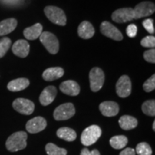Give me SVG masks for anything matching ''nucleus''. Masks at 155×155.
<instances>
[{
	"label": "nucleus",
	"mask_w": 155,
	"mask_h": 155,
	"mask_svg": "<svg viewBox=\"0 0 155 155\" xmlns=\"http://www.w3.org/2000/svg\"><path fill=\"white\" fill-rule=\"evenodd\" d=\"M28 134L25 131H17L9 136L6 141L7 150L12 152L24 150L27 147Z\"/></svg>",
	"instance_id": "obj_1"
},
{
	"label": "nucleus",
	"mask_w": 155,
	"mask_h": 155,
	"mask_svg": "<svg viewBox=\"0 0 155 155\" xmlns=\"http://www.w3.org/2000/svg\"><path fill=\"white\" fill-rule=\"evenodd\" d=\"M101 128L97 125H91L85 129L81 134V141L84 146H91L96 143L101 136Z\"/></svg>",
	"instance_id": "obj_2"
},
{
	"label": "nucleus",
	"mask_w": 155,
	"mask_h": 155,
	"mask_svg": "<svg viewBox=\"0 0 155 155\" xmlns=\"http://www.w3.org/2000/svg\"><path fill=\"white\" fill-rule=\"evenodd\" d=\"M44 12L48 19L54 24L60 26H65L66 25V15L63 9L55 6H48L45 8Z\"/></svg>",
	"instance_id": "obj_3"
},
{
	"label": "nucleus",
	"mask_w": 155,
	"mask_h": 155,
	"mask_svg": "<svg viewBox=\"0 0 155 155\" xmlns=\"http://www.w3.org/2000/svg\"><path fill=\"white\" fill-rule=\"evenodd\" d=\"M89 81L92 91H98L101 89L105 81V75L104 71L99 68H93L89 73Z\"/></svg>",
	"instance_id": "obj_4"
},
{
	"label": "nucleus",
	"mask_w": 155,
	"mask_h": 155,
	"mask_svg": "<svg viewBox=\"0 0 155 155\" xmlns=\"http://www.w3.org/2000/svg\"><path fill=\"white\" fill-rule=\"evenodd\" d=\"M40 40L50 54H57L59 50V41L55 35L49 32H42Z\"/></svg>",
	"instance_id": "obj_5"
},
{
	"label": "nucleus",
	"mask_w": 155,
	"mask_h": 155,
	"mask_svg": "<svg viewBox=\"0 0 155 155\" xmlns=\"http://www.w3.org/2000/svg\"><path fill=\"white\" fill-rule=\"evenodd\" d=\"M75 114L74 105L71 103H65L58 106L54 111V119L57 121H64L72 118Z\"/></svg>",
	"instance_id": "obj_6"
},
{
	"label": "nucleus",
	"mask_w": 155,
	"mask_h": 155,
	"mask_svg": "<svg viewBox=\"0 0 155 155\" xmlns=\"http://www.w3.org/2000/svg\"><path fill=\"white\" fill-rule=\"evenodd\" d=\"M12 106L15 111L25 115H30L35 110L34 103L26 98H17L13 101Z\"/></svg>",
	"instance_id": "obj_7"
},
{
	"label": "nucleus",
	"mask_w": 155,
	"mask_h": 155,
	"mask_svg": "<svg viewBox=\"0 0 155 155\" xmlns=\"http://www.w3.org/2000/svg\"><path fill=\"white\" fill-rule=\"evenodd\" d=\"M116 94L121 98H127L131 94V83L129 76L124 75L120 77L116 85Z\"/></svg>",
	"instance_id": "obj_8"
},
{
	"label": "nucleus",
	"mask_w": 155,
	"mask_h": 155,
	"mask_svg": "<svg viewBox=\"0 0 155 155\" xmlns=\"http://www.w3.org/2000/svg\"><path fill=\"white\" fill-rule=\"evenodd\" d=\"M101 32L106 37L116 40V41H121L123 40V35L121 32L116 28L111 23L104 21L101 24L100 26Z\"/></svg>",
	"instance_id": "obj_9"
},
{
	"label": "nucleus",
	"mask_w": 155,
	"mask_h": 155,
	"mask_svg": "<svg viewBox=\"0 0 155 155\" xmlns=\"http://www.w3.org/2000/svg\"><path fill=\"white\" fill-rule=\"evenodd\" d=\"M155 11V5L152 2H142L138 4L134 9V19H140L150 16Z\"/></svg>",
	"instance_id": "obj_10"
},
{
	"label": "nucleus",
	"mask_w": 155,
	"mask_h": 155,
	"mask_svg": "<svg viewBox=\"0 0 155 155\" xmlns=\"http://www.w3.org/2000/svg\"><path fill=\"white\" fill-rule=\"evenodd\" d=\"M111 18L115 22L124 23L134 19V12L132 8H121L112 13Z\"/></svg>",
	"instance_id": "obj_11"
},
{
	"label": "nucleus",
	"mask_w": 155,
	"mask_h": 155,
	"mask_svg": "<svg viewBox=\"0 0 155 155\" xmlns=\"http://www.w3.org/2000/svg\"><path fill=\"white\" fill-rule=\"evenodd\" d=\"M47 127V121L41 116H37L29 120L26 124V129L31 134L39 133L43 131Z\"/></svg>",
	"instance_id": "obj_12"
},
{
	"label": "nucleus",
	"mask_w": 155,
	"mask_h": 155,
	"mask_svg": "<svg viewBox=\"0 0 155 155\" xmlns=\"http://www.w3.org/2000/svg\"><path fill=\"white\" fill-rule=\"evenodd\" d=\"M56 95H57V89L55 86H49L46 87L42 91L39 98L40 104L44 106H48L55 100Z\"/></svg>",
	"instance_id": "obj_13"
},
{
	"label": "nucleus",
	"mask_w": 155,
	"mask_h": 155,
	"mask_svg": "<svg viewBox=\"0 0 155 155\" xmlns=\"http://www.w3.org/2000/svg\"><path fill=\"white\" fill-rule=\"evenodd\" d=\"M99 110L104 116H115L119 111V106L114 101H104L99 105Z\"/></svg>",
	"instance_id": "obj_14"
},
{
	"label": "nucleus",
	"mask_w": 155,
	"mask_h": 155,
	"mask_svg": "<svg viewBox=\"0 0 155 155\" xmlns=\"http://www.w3.org/2000/svg\"><path fill=\"white\" fill-rule=\"evenodd\" d=\"M12 53L19 58H26L30 53V45L26 40H19L13 44Z\"/></svg>",
	"instance_id": "obj_15"
},
{
	"label": "nucleus",
	"mask_w": 155,
	"mask_h": 155,
	"mask_svg": "<svg viewBox=\"0 0 155 155\" xmlns=\"http://www.w3.org/2000/svg\"><path fill=\"white\" fill-rule=\"evenodd\" d=\"M60 90L63 94L71 96H76L80 93V86L74 81H64L60 85Z\"/></svg>",
	"instance_id": "obj_16"
},
{
	"label": "nucleus",
	"mask_w": 155,
	"mask_h": 155,
	"mask_svg": "<svg viewBox=\"0 0 155 155\" xmlns=\"http://www.w3.org/2000/svg\"><path fill=\"white\" fill-rule=\"evenodd\" d=\"M94 33L95 30L94 26L88 21H83L78 28V34L83 39L88 40L91 38L94 35Z\"/></svg>",
	"instance_id": "obj_17"
},
{
	"label": "nucleus",
	"mask_w": 155,
	"mask_h": 155,
	"mask_svg": "<svg viewBox=\"0 0 155 155\" xmlns=\"http://www.w3.org/2000/svg\"><path fill=\"white\" fill-rule=\"evenodd\" d=\"M64 73V70L62 68H50L44 71L42 73V78L46 81H53L63 77Z\"/></svg>",
	"instance_id": "obj_18"
},
{
	"label": "nucleus",
	"mask_w": 155,
	"mask_h": 155,
	"mask_svg": "<svg viewBox=\"0 0 155 155\" xmlns=\"http://www.w3.org/2000/svg\"><path fill=\"white\" fill-rule=\"evenodd\" d=\"M30 85V81L28 79L25 78H17L15 80L11 81L8 84H7V88L9 91L12 92L21 91L25 90Z\"/></svg>",
	"instance_id": "obj_19"
},
{
	"label": "nucleus",
	"mask_w": 155,
	"mask_h": 155,
	"mask_svg": "<svg viewBox=\"0 0 155 155\" xmlns=\"http://www.w3.org/2000/svg\"><path fill=\"white\" fill-rule=\"evenodd\" d=\"M42 32V26L40 23L32 25L25 29L23 34L25 38L30 40H34L40 38Z\"/></svg>",
	"instance_id": "obj_20"
},
{
	"label": "nucleus",
	"mask_w": 155,
	"mask_h": 155,
	"mask_svg": "<svg viewBox=\"0 0 155 155\" xmlns=\"http://www.w3.org/2000/svg\"><path fill=\"white\" fill-rule=\"evenodd\" d=\"M17 25V21L14 18H9L0 22V36L6 35L11 33L15 30Z\"/></svg>",
	"instance_id": "obj_21"
},
{
	"label": "nucleus",
	"mask_w": 155,
	"mask_h": 155,
	"mask_svg": "<svg viewBox=\"0 0 155 155\" xmlns=\"http://www.w3.org/2000/svg\"><path fill=\"white\" fill-rule=\"evenodd\" d=\"M120 127L124 130L128 131L134 129L138 124V121L137 119L131 116L124 115L122 116L119 120Z\"/></svg>",
	"instance_id": "obj_22"
},
{
	"label": "nucleus",
	"mask_w": 155,
	"mask_h": 155,
	"mask_svg": "<svg viewBox=\"0 0 155 155\" xmlns=\"http://www.w3.org/2000/svg\"><path fill=\"white\" fill-rule=\"evenodd\" d=\"M56 134L60 139H64L66 141H73L77 137L76 132L73 129L68 127L60 128Z\"/></svg>",
	"instance_id": "obj_23"
},
{
	"label": "nucleus",
	"mask_w": 155,
	"mask_h": 155,
	"mask_svg": "<svg viewBox=\"0 0 155 155\" xmlns=\"http://www.w3.org/2000/svg\"><path fill=\"white\" fill-rule=\"evenodd\" d=\"M128 144V139L124 135L114 136L110 139V144L115 150H121L124 148Z\"/></svg>",
	"instance_id": "obj_24"
},
{
	"label": "nucleus",
	"mask_w": 155,
	"mask_h": 155,
	"mask_svg": "<svg viewBox=\"0 0 155 155\" xmlns=\"http://www.w3.org/2000/svg\"><path fill=\"white\" fill-rule=\"evenodd\" d=\"M45 151L48 155H66L67 150L60 148L53 143H48L45 146Z\"/></svg>",
	"instance_id": "obj_25"
},
{
	"label": "nucleus",
	"mask_w": 155,
	"mask_h": 155,
	"mask_svg": "<svg viewBox=\"0 0 155 155\" xmlns=\"http://www.w3.org/2000/svg\"><path fill=\"white\" fill-rule=\"evenodd\" d=\"M143 113L150 116H155V101L154 100H148L145 101L142 104Z\"/></svg>",
	"instance_id": "obj_26"
},
{
	"label": "nucleus",
	"mask_w": 155,
	"mask_h": 155,
	"mask_svg": "<svg viewBox=\"0 0 155 155\" xmlns=\"http://www.w3.org/2000/svg\"><path fill=\"white\" fill-rule=\"evenodd\" d=\"M136 153L138 155H152V150L146 142H141L136 147Z\"/></svg>",
	"instance_id": "obj_27"
},
{
	"label": "nucleus",
	"mask_w": 155,
	"mask_h": 155,
	"mask_svg": "<svg viewBox=\"0 0 155 155\" xmlns=\"http://www.w3.org/2000/svg\"><path fill=\"white\" fill-rule=\"evenodd\" d=\"M11 44V40L8 38H4L0 40V58H3L7 53Z\"/></svg>",
	"instance_id": "obj_28"
},
{
	"label": "nucleus",
	"mask_w": 155,
	"mask_h": 155,
	"mask_svg": "<svg viewBox=\"0 0 155 155\" xmlns=\"http://www.w3.org/2000/svg\"><path fill=\"white\" fill-rule=\"evenodd\" d=\"M143 88L146 92H151L155 88V75H152L148 80L145 81L143 85Z\"/></svg>",
	"instance_id": "obj_29"
},
{
	"label": "nucleus",
	"mask_w": 155,
	"mask_h": 155,
	"mask_svg": "<svg viewBox=\"0 0 155 155\" xmlns=\"http://www.w3.org/2000/svg\"><path fill=\"white\" fill-rule=\"evenodd\" d=\"M141 45L144 48H154L155 46V38L154 36H147L141 40Z\"/></svg>",
	"instance_id": "obj_30"
},
{
	"label": "nucleus",
	"mask_w": 155,
	"mask_h": 155,
	"mask_svg": "<svg viewBox=\"0 0 155 155\" xmlns=\"http://www.w3.org/2000/svg\"><path fill=\"white\" fill-rule=\"evenodd\" d=\"M143 27L149 33L154 34V21L152 19H147L143 21L142 22Z\"/></svg>",
	"instance_id": "obj_31"
},
{
	"label": "nucleus",
	"mask_w": 155,
	"mask_h": 155,
	"mask_svg": "<svg viewBox=\"0 0 155 155\" xmlns=\"http://www.w3.org/2000/svg\"><path fill=\"white\" fill-rule=\"evenodd\" d=\"M144 60L149 63H155V50L152 49L147 50L144 53Z\"/></svg>",
	"instance_id": "obj_32"
},
{
	"label": "nucleus",
	"mask_w": 155,
	"mask_h": 155,
	"mask_svg": "<svg viewBox=\"0 0 155 155\" xmlns=\"http://www.w3.org/2000/svg\"><path fill=\"white\" fill-rule=\"evenodd\" d=\"M137 34V27L135 25L131 24L127 28V35L129 38H135Z\"/></svg>",
	"instance_id": "obj_33"
},
{
	"label": "nucleus",
	"mask_w": 155,
	"mask_h": 155,
	"mask_svg": "<svg viewBox=\"0 0 155 155\" xmlns=\"http://www.w3.org/2000/svg\"><path fill=\"white\" fill-rule=\"evenodd\" d=\"M81 155H101L99 151L97 150H94L89 151L88 149L83 148L81 152Z\"/></svg>",
	"instance_id": "obj_34"
},
{
	"label": "nucleus",
	"mask_w": 155,
	"mask_h": 155,
	"mask_svg": "<svg viewBox=\"0 0 155 155\" xmlns=\"http://www.w3.org/2000/svg\"><path fill=\"white\" fill-rule=\"evenodd\" d=\"M119 155H136L135 150L132 148H127L121 151Z\"/></svg>",
	"instance_id": "obj_35"
},
{
	"label": "nucleus",
	"mask_w": 155,
	"mask_h": 155,
	"mask_svg": "<svg viewBox=\"0 0 155 155\" xmlns=\"http://www.w3.org/2000/svg\"><path fill=\"white\" fill-rule=\"evenodd\" d=\"M152 128H153V130L155 131V121H154L153 122V125H152Z\"/></svg>",
	"instance_id": "obj_36"
}]
</instances>
